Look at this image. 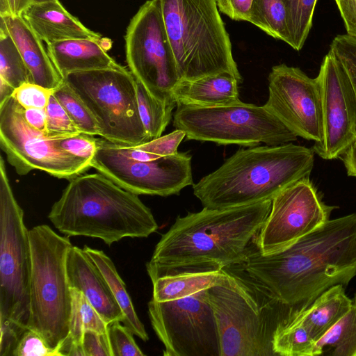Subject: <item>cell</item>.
<instances>
[{
	"instance_id": "38",
	"label": "cell",
	"mask_w": 356,
	"mask_h": 356,
	"mask_svg": "<svg viewBox=\"0 0 356 356\" xmlns=\"http://www.w3.org/2000/svg\"><path fill=\"white\" fill-rule=\"evenodd\" d=\"M53 90L33 82L15 88L13 97L24 108H46Z\"/></svg>"
},
{
	"instance_id": "2",
	"label": "cell",
	"mask_w": 356,
	"mask_h": 356,
	"mask_svg": "<svg viewBox=\"0 0 356 356\" xmlns=\"http://www.w3.org/2000/svg\"><path fill=\"white\" fill-rule=\"evenodd\" d=\"M272 200L178 216L155 246L146 269L152 282L187 271L240 266L266 220Z\"/></svg>"
},
{
	"instance_id": "20",
	"label": "cell",
	"mask_w": 356,
	"mask_h": 356,
	"mask_svg": "<svg viewBox=\"0 0 356 356\" xmlns=\"http://www.w3.org/2000/svg\"><path fill=\"white\" fill-rule=\"evenodd\" d=\"M29 70L32 82L54 90L63 79L44 49L42 40L20 15H0Z\"/></svg>"
},
{
	"instance_id": "35",
	"label": "cell",
	"mask_w": 356,
	"mask_h": 356,
	"mask_svg": "<svg viewBox=\"0 0 356 356\" xmlns=\"http://www.w3.org/2000/svg\"><path fill=\"white\" fill-rule=\"evenodd\" d=\"M330 51L344 68L356 97V38L338 35L332 40Z\"/></svg>"
},
{
	"instance_id": "33",
	"label": "cell",
	"mask_w": 356,
	"mask_h": 356,
	"mask_svg": "<svg viewBox=\"0 0 356 356\" xmlns=\"http://www.w3.org/2000/svg\"><path fill=\"white\" fill-rule=\"evenodd\" d=\"M288 13L291 47L300 50L309 35L317 0H283Z\"/></svg>"
},
{
	"instance_id": "8",
	"label": "cell",
	"mask_w": 356,
	"mask_h": 356,
	"mask_svg": "<svg viewBox=\"0 0 356 356\" xmlns=\"http://www.w3.org/2000/svg\"><path fill=\"white\" fill-rule=\"evenodd\" d=\"M63 81L87 106L102 138L131 147L149 141L140 116L136 79L130 71L119 65L70 73Z\"/></svg>"
},
{
	"instance_id": "21",
	"label": "cell",
	"mask_w": 356,
	"mask_h": 356,
	"mask_svg": "<svg viewBox=\"0 0 356 356\" xmlns=\"http://www.w3.org/2000/svg\"><path fill=\"white\" fill-rule=\"evenodd\" d=\"M111 43L103 38L70 39L47 44V52L63 79L73 72L119 66L107 53Z\"/></svg>"
},
{
	"instance_id": "6",
	"label": "cell",
	"mask_w": 356,
	"mask_h": 356,
	"mask_svg": "<svg viewBox=\"0 0 356 356\" xmlns=\"http://www.w3.org/2000/svg\"><path fill=\"white\" fill-rule=\"evenodd\" d=\"M206 293L216 322L220 356L275 355L272 341L279 319L273 305L279 303L228 268L223 280Z\"/></svg>"
},
{
	"instance_id": "37",
	"label": "cell",
	"mask_w": 356,
	"mask_h": 356,
	"mask_svg": "<svg viewBox=\"0 0 356 356\" xmlns=\"http://www.w3.org/2000/svg\"><path fill=\"white\" fill-rule=\"evenodd\" d=\"M13 356H61L58 348H51L36 331L27 328L22 334Z\"/></svg>"
},
{
	"instance_id": "29",
	"label": "cell",
	"mask_w": 356,
	"mask_h": 356,
	"mask_svg": "<svg viewBox=\"0 0 356 356\" xmlns=\"http://www.w3.org/2000/svg\"><path fill=\"white\" fill-rule=\"evenodd\" d=\"M72 307L69 334L66 339L82 346L85 331L107 334L108 325L79 290L71 288Z\"/></svg>"
},
{
	"instance_id": "1",
	"label": "cell",
	"mask_w": 356,
	"mask_h": 356,
	"mask_svg": "<svg viewBox=\"0 0 356 356\" xmlns=\"http://www.w3.org/2000/svg\"><path fill=\"white\" fill-rule=\"evenodd\" d=\"M242 266L249 280L276 302L305 307L356 275V212L328 220L272 253L251 250Z\"/></svg>"
},
{
	"instance_id": "43",
	"label": "cell",
	"mask_w": 356,
	"mask_h": 356,
	"mask_svg": "<svg viewBox=\"0 0 356 356\" xmlns=\"http://www.w3.org/2000/svg\"><path fill=\"white\" fill-rule=\"evenodd\" d=\"M253 0H216L219 11L236 21L248 22Z\"/></svg>"
},
{
	"instance_id": "47",
	"label": "cell",
	"mask_w": 356,
	"mask_h": 356,
	"mask_svg": "<svg viewBox=\"0 0 356 356\" xmlns=\"http://www.w3.org/2000/svg\"><path fill=\"white\" fill-rule=\"evenodd\" d=\"M8 2L11 13L21 16L32 1L31 0H8Z\"/></svg>"
},
{
	"instance_id": "26",
	"label": "cell",
	"mask_w": 356,
	"mask_h": 356,
	"mask_svg": "<svg viewBox=\"0 0 356 356\" xmlns=\"http://www.w3.org/2000/svg\"><path fill=\"white\" fill-rule=\"evenodd\" d=\"M349 310L315 343V356H356V296Z\"/></svg>"
},
{
	"instance_id": "31",
	"label": "cell",
	"mask_w": 356,
	"mask_h": 356,
	"mask_svg": "<svg viewBox=\"0 0 356 356\" xmlns=\"http://www.w3.org/2000/svg\"><path fill=\"white\" fill-rule=\"evenodd\" d=\"M0 78L13 88L32 82L24 59L10 36L3 19L0 21Z\"/></svg>"
},
{
	"instance_id": "45",
	"label": "cell",
	"mask_w": 356,
	"mask_h": 356,
	"mask_svg": "<svg viewBox=\"0 0 356 356\" xmlns=\"http://www.w3.org/2000/svg\"><path fill=\"white\" fill-rule=\"evenodd\" d=\"M23 114L26 121L30 126L41 131L46 132L47 113L45 108H24Z\"/></svg>"
},
{
	"instance_id": "42",
	"label": "cell",
	"mask_w": 356,
	"mask_h": 356,
	"mask_svg": "<svg viewBox=\"0 0 356 356\" xmlns=\"http://www.w3.org/2000/svg\"><path fill=\"white\" fill-rule=\"evenodd\" d=\"M82 346L85 356H112L107 334L86 330L83 336Z\"/></svg>"
},
{
	"instance_id": "40",
	"label": "cell",
	"mask_w": 356,
	"mask_h": 356,
	"mask_svg": "<svg viewBox=\"0 0 356 356\" xmlns=\"http://www.w3.org/2000/svg\"><path fill=\"white\" fill-rule=\"evenodd\" d=\"M184 137H186L184 131L176 129L170 134L160 136L136 146V147L160 156H170L178 152L177 147Z\"/></svg>"
},
{
	"instance_id": "10",
	"label": "cell",
	"mask_w": 356,
	"mask_h": 356,
	"mask_svg": "<svg viewBox=\"0 0 356 356\" xmlns=\"http://www.w3.org/2000/svg\"><path fill=\"white\" fill-rule=\"evenodd\" d=\"M24 211L0 157V320L28 328L31 254Z\"/></svg>"
},
{
	"instance_id": "49",
	"label": "cell",
	"mask_w": 356,
	"mask_h": 356,
	"mask_svg": "<svg viewBox=\"0 0 356 356\" xmlns=\"http://www.w3.org/2000/svg\"><path fill=\"white\" fill-rule=\"evenodd\" d=\"M52 1V0H31L32 2H43V1Z\"/></svg>"
},
{
	"instance_id": "7",
	"label": "cell",
	"mask_w": 356,
	"mask_h": 356,
	"mask_svg": "<svg viewBox=\"0 0 356 356\" xmlns=\"http://www.w3.org/2000/svg\"><path fill=\"white\" fill-rule=\"evenodd\" d=\"M31 272L28 328L38 332L47 344L58 348L69 334L72 307L66 261L72 244L69 236L56 234L47 225L29 231Z\"/></svg>"
},
{
	"instance_id": "19",
	"label": "cell",
	"mask_w": 356,
	"mask_h": 356,
	"mask_svg": "<svg viewBox=\"0 0 356 356\" xmlns=\"http://www.w3.org/2000/svg\"><path fill=\"white\" fill-rule=\"evenodd\" d=\"M47 44L70 39H102L65 9L58 0L31 2L21 15Z\"/></svg>"
},
{
	"instance_id": "18",
	"label": "cell",
	"mask_w": 356,
	"mask_h": 356,
	"mask_svg": "<svg viewBox=\"0 0 356 356\" xmlns=\"http://www.w3.org/2000/svg\"><path fill=\"white\" fill-rule=\"evenodd\" d=\"M66 267L70 288L81 291L107 324L116 321L122 323L124 313L107 281L83 249L71 247Z\"/></svg>"
},
{
	"instance_id": "30",
	"label": "cell",
	"mask_w": 356,
	"mask_h": 356,
	"mask_svg": "<svg viewBox=\"0 0 356 356\" xmlns=\"http://www.w3.org/2000/svg\"><path fill=\"white\" fill-rule=\"evenodd\" d=\"M136 90L140 116L150 141L161 136L177 103L154 98L137 79Z\"/></svg>"
},
{
	"instance_id": "36",
	"label": "cell",
	"mask_w": 356,
	"mask_h": 356,
	"mask_svg": "<svg viewBox=\"0 0 356 356\" xmlns=\"http://www.w3.org/2000/svg\"><path fill=\"white\" fill-rule=\"evenodd\" d=\"M120 323L116 321L108 325L107 334L112 356H144L133 333Z\"/></svg>"
},
{
	"instance_id": "13",
	"label": "cell",
	"mask_w": 356,
	"mask_h": 356,
	"mask_svg": "<svg viewBox=\"0 0 356 356\" xmlns=\"http://www.w3.org/2000/svg\"><path fill=\"white\" fill-rule=\"evenodd\" d=\"M151 325L165 356H220L218 329L206 290L169 301L148 302Z\"/></svg>"
},
{
	"instance_id": "25",
	"label": "cell",
	"mask_w": 356,
	"mask_h": 356,
	"mask_svg": "<svg viewBox=\"0 0 356 356\" xmlns=\"http://www.w3.org/2000/svg\"><path fill=\"white\" fill-rule=\"evenodd\" d=\"M83 250L96 264L107 281L117 302L124 313L123 325L134 335L147 341L149 337L145 326L135 311L125 284L119 275L113 261L102 250L93 249L87 245L84 246Z\"/></svg>"
},
{
	"instance_id": "4",
	"label": "cell",
	"mask_w": 356,
	"mask_h": 356,
	"mask_svg": "<svg viewBox=\"0 0 356 356\" xmlns=\"http://www.w3.org/2000/svg\"><path fill=\"white\" fill-rule=\"evenodd\" d=\"M53 204L48 218L67 236H83L111 245L126 237L146 238L158 224L138 195L104 175H80L71 179Z\"/></svg>"
},
{
	"instance_id": "46",
	"label": "cell",
	"mask_w": 356,
	"mask_h": 356,
	"mask_svg": "<svg viewBox=\"0 0 356 356\" xmlns=\"http://www.w3.org/2000/svg\"><path fill=\"white\" fill-rule=\"evenodd\" d=\"M339 159L343 163L347 175L356 178V140Z\"/></svg>"
},
{
	"instance_id": "44",
	"label": "cell",
	"mask_w": 356,
	"mask_h": 356,
	"mask_svg": "<svg viewBox=\"0 0 356 356\" xmlns=\"http://www.w3.org/2000/svg\"><path fill=\"white\" fill-rule=\"evenodd\" d=\"M348 35L356 38V0H334Z\"/></svg>"
},
{
	"instance_id": "15",
	"label": "cell",
	"mask_w": 356,
	"mask_h": 356,
	"mask_svg": "<svg viewBox=\"0 0 356 356\" xmlns=\"http://www.w3.org/2000/svg\"><path fill=\"white\" fill-rule=\"evenodd\" d=\"M335 206L326 204L309 177L279 193L256 238L263 254L278 251L315 230L328 220Z\"/></svg>"
},
{
	"instance_id": "22",
	"label": "cell",
	"mask_w": 356,
	"mask_h": 356,
	"mask_svg": "<svg viewBox=\"0 0 356 356\" xmlns=\"http://www.w3.org/2000/svg\"><path fill=\"white\" fill-rule=\"evenodd\" d=\"M236 78L228 73L205 76L193 80H180L172 89L177 104L199 106H218L239 101Z\"/></svg>"
},
{
	"instance_id": "27",
	"label": "cell",
	"mask_w": 356,
	"mask_h": 356,
	"mask_svg": "<svg viewBox=\"0 0 356 356\" xmlns=\"http://www.w3.org/2000/svg\"><path fill=\"white\" fill-rule=\"evenodd\" d=\"M315 343L306 328L289 314L278 320L272 341L275 355L315 356Z\"/></svg>"
},
{
	"instance_id": "34",
	"label": "cell",
	"mask_w": 356,
	"mask_h": 356,
	"mask_svg": "<svg viewBox=\"0 0 356 356\" xmlns=\"http://www.w3.org/2000/svg\"><path fill=\"white\" fill-rule=\"evenodd\" d=\"M45 109L46 134L51 138H61L81 133L53 92Z\"/></svg>"
},
{
	"instance_id": "3",
	"label": "cell",
	"mask_w": 356,
	"mask_h": 356,
	"mask_svg": "<svg viewBox=\"0 0 356 356\" xmlns=\"http://www.w3.org/2000/svg\"><path fill=\"white\" fill-rule=\"evenodd\" d=\"M312 148L292 143L240 149L193 185L203 207L222 209L272 200L293 183L309 177Z\"/></svg>"
},
{
	"instance_id": "32",
	"label": "cell",
	"mask_w": 356,
	"mask_h": 356,
	"mask_svg": "<svg viewBox=\"0 0 356 356\" xmlns=\"http://www.w3.org/2000/svg\"><path fill=\"white\" fill-rule=\"evenodd\" d=\"M53 95L64 108L81 133L99 136L98 124L92 114L74 91L63 81Z\"/></svg>"
},
{
	"instance_id": "41",
	"label": "cell",
	"mask_w": 356,
	"mask_h": 356,
	"mask_svg": "<svg viewBox=\"0 0 356 356\" xmlns=\"http://www.w3.org/2000/svg\"><path fill=\"white\" fill-rule=\"evenodd\" d=\"M27 328L22 327L16 323L0 320V355L13 356L17 345Z\"/></svg>"
},
{
	"instance_id": "9",
	"label": "cell",
	"mask_w": 356,
	"mask_h": 356,
	"mask_svg": "<svg viewBox=\"0 0 356 356\" xmlns=\"http://www.w3.org/2000/svg\"><path fill=\"white\" fill-rule=\"evenodd\" d=\"M173 125L185 132L187 140L218 145H281L298 138L264 105L240 100L212 107L177 104Z\"/></svg>"
},
{
	"instance_id": "14",
	"label": "cell",
	"mask_w": 356,
	"mask_h": 356,
	"mask_svg": "<svg viewBox=\"0 0 356 356\" xmlns=\"http://www.w3.org/2000/svg\"><path fill=\"white\" fill-rule=\"evenodd\" d=\"M91 167L136 195L166 197L193 185L191 156L186 153L140 161L127 156L118 144L97 138Z\"/></svg>"
},
{
	"instance_id": "11",
	"label": "cell",
	"mask_w": 356,
	"mask_h": 356,
	"mask_svg": "<svg viewBox=\"0 0 356 356\" xmlns=\"http://www.w3.org/2000/svg\"><path fill=\"white\" fill-rule=\"evenodd\" d=\"M125 40L130 72L147 90L162 102L172 101L181 80L167 34L160 0H148L131 18Z\"/></svg>"
},
{
	"instance_id": "12",
	"label": "cell",
	"mask_w": 356,
	"mask_h": 356,
	"mask_svg": "<svg viewBox=\"0 0 356 356\" xmlns=\"http://www.w3.org/2000/svg\"><path fill=\"white\" fill-rule=\"evenodd\" d=\"M24 108L13 97L0 105V146L19 175L40 170L50 175L71 179L91 168L90 161L62 149L57 139L30 126Z\"/></svg>"
},
{
	"instance_id": "5",
	"label": "cell",
	"mask_w": 356,
	"mask_h": 356,
	"mask_svg": "<svg viewBox=\"0 0 356 356\" xmlns=\"http://www.w3.org/2000/svg\"><path fill=\"white\" fill-rule=\"evenodd\" d=\"M181 80L228 73L241 83L216 0H160Z\"/></svg>"
},
{
	"instance_id": "16",
	"label": "cell",
	"mask_w": 356,
	"mask_h": 356,
	"mask_svg": "<svg viewBox=\"0 0 356 356\" xmlns=\"http://www.w3.org/2000/svg\"><path fill=\"white\" fill-rule=\"evenodd\" d=\"M316 79L321 138L312 148L323 159H336L356 140V97L344 68L330 51L324 57Z\"/></svg>"
},
{
	"instance_id": "28",
	"label": "cell",
	"mask_w": 356,
	"mask_h": 356,
	"mask_svg": "<svg viewBox=\"0 0 356 356\" xmlns=\"http://www.w3.org/2000/svg\"><path fill=\"white\" fill-rule=\"evenodd\" d=\"M249 22L291 46L288 13L283 0H253Z\"/></svg>"
},
{
	"instance_id": "24",
	"label": "cell",
	"mask_w": 356,
	"mask_h": 356,
	"mask_svg": "<svg viewBox=\"0 0 356 356\" xmlns=\"http://www.w3.org/2000/svg\"><path fill=\"white\" fill-rule=\"evenodd\" d=\"M227 268L202 271H187L160 277L154 281L152 298L163 302L195 294L220 284Z\"/></svg>"
},
{
	"instance_id": "39",
	"label": "cell",
	"mask_w": 356,
	"mask_h": 356,
	"mask_svg": "<svg viewBox=\"0 0 356 356\" xmlns=\"http://www.w3.org/2000/svg\"><path fill=\"white\" fill-rule=\"evenodd\" d=\"M80 133L57 139L58 145L70 154L90 161L96 149L97 138Z\"/></svg>"
},
{
	"instance_id": "23",
	"label": "cell",
	"mask_w": 356,
	"mask_h": 356,
	"mask_svg": "<svg viewBox=\"0 0 356 356\" xmlns=\"http://www.w3.org/2000/svg\"><path fill=\"white\" fill-rule=\"evenodd\" d=\"M352 302L344 286L339 284L323 291L309 305L296 308L289 315L300 322L316 341L349 310Z\"/></svg>"
},
{
	"instance_id": "48",
	"label": "cell",
	"mask_w": 356,
	"mask_h": 356,
	"mask_svg": "<svg viewBox=\"0 0 356 356\" xmlns=\"http://www.w3.org/2000/svg\"><path fill=\"white\" fill-rule=\"evenodd\" d=\"M15 88L0 78V105L3 104L8 99L13 96Z\"/></svg>"
},
{
	"instance_id": "17",
	"label": "cell",
	"mask_w": 356,
	"mask_h": 356,
	"mask_svg": "<svg viewBox=\"0 0 356 356\" xmlns=\"http://www.w3.org/2000/svg\"><path fill=\"white\" fill-rule=\"evenodd\" d=\"M264 106L287 128L305 139L321 138L320 88L300 68L280 64L268 75V97Z\"/></svg>"
}]
</instances>
